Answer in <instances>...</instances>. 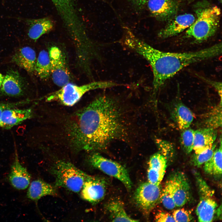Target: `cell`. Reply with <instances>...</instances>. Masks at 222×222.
<instances>
[{"label":"cell","mask_w":222,"mask_h":222,"mask_svg":"<svg viewBox=\"0 0 222 222\" xmlns=\"http://www.w3.org/2000/svg\"><path fill=\"white\" fill-rule=\"evenodd\" d=\"M77 113L73 134L81 149L103 150L114 141H126L130 136L131 123L127 110L113 96L101 95Z\"/></svg>","instance_id":"obj_1"},{"label":"cell","mask_w":222,"mask_h":222,"mask_svg":"<svg viewBox=\"0 0 222 222\" xmlns=\"http://www.w3.org/2000/svg\"><path fill=\"white\" fill-rule=\"evenodd\" d=\"M123 45L143 57L153 72L154 91L157 92L168 79L184 67L218 56L222 53L221 43L196 51L171 52L160 51L139 39L133 33L126 36Z\"/></svg>","instance_id":"obj_2"},{"label":"cell","mask_w":222,"mask_h":222,"mask_svg":"<svg viewBox=\"0 0 222 222\" xmlns=\"http://www.w3.org/2000/svg\"><path fill=\"white\" fill-rule=\"evenodd\" d=\"M221 10L216 6L205 8L198 13L197 17L187 29L185 34L199 43L213 36L218 27Z\"/></svg>","instance_id":"obj_3"},{"label":"cell","mask_w":222,"mask_h":222,"mask_svg":"<svg viewBox=\"0 0 222 222\" xmlns=\"http://www.w3.org/2000/svg\"><path fill=\"white\" fill-rule=\"evenodd\" d=\"M123 85L109 81H94L81 85L69 82L59 90L47 95L45 99L47 101H56L65 106H72L88 91Z\"/></svg>","instance_id":"obj_4"},{"label":"cell","mask_w":222,"mask_h":222,"mask_svg":"<svg viewBox=\"0 0 222 222\" xmlns=\"http://www.w3.org/2000/svg\"><path fill=\"white\" fill-rule=\"evenodd\" d=\"M51 171L55 178L56 187H64L75 193L81 191L89 175L71 163L63 160L56 162Z\"/></svg>","instance_id":"obj_5"},{"label":"cell","mask_w":222,"mask_h":222,"mask_svg":"<svg viewBox=\"0 0 222 222\" xmlns=\"http://www.w3.org/2000/svg\"><path fill=\"white\" fill-rule=\"evenodd\" d=\"M89 162L92 166L106 174L120 181L126 188L130 190L132 183L126 169L119 163L95 153L89 157Z\"/></svg>","instance_id":"obj_6"},{"label":"cell","mask_w":222,"mask_h":222,"mask_svg":"<svg viewBox=\"0 0 222 222\" xmlns=\"http://www.w3.org/2000/svg\"><path fill=\"white\" fill-rule=\"evenodd\" d=\"M50 59L51 75L54 83L62 87L71 79V75L64 55L58 47H52L48 52Z\"/></svg>","instance_id":"obj_7"},{"label":"cell","mask_w":222,"mask_h":222,"mask_svg":"<svg viewBox=\"0 0 222 222\" xmlns=\"http://www.w3.org/2000/svg\"><path fill=\"white\" fill-rule=\"evenodd\" d=\"M162 189L159 185L148 181L141 183L134 194L136 202L145 212L148 213L160 200Z\"/></svg>","instance_id":"obj_8"},{"label":"cell","mask_w":222,"mask_h":222,"mask_svg":"<svg viewBox=\"0 0 222 222\" xmlns=\"http://www.w3.org/2000/svg\"><path fill=\"white\" fill-rule=\"evenodd\" d=\"M171 180L172 195L176 207H182L191 198V190L187 177L183 172L177 171L169 177Z\"/></svg>","instance_id":"obj_9"},{"label":"cell","mask_w":222,"mask_h":222,"mask_svg":"<svg viewBox=\"0 0 222 222\" xmlns=\"http://www.w3.org/2000/svg\"><path fill=\"white\" fill-rule=\"evenodd\" d=\"M106 186V182L103 179L89 175L81 190V197L92 204L98 203L104 198Z\"/></svg>","instance_id":"obj_10"},{"label":"cell","mask_w":222,"mask_h":222,"mask_svg":"<svg viewBox=\"0 0 222 222\" xmlns=\"http://www.w3.org/2000/svg\"><path fill=\"white\" fill-rule=\"evenodd\" d=\"M26 85L24 79L19 72L16 70L11 69L4 76L0 91L9 97H19L24 93Z\"/></svg>","instance_id":"obj_11"},{"label":"cell","mask_w":222,"mask_h":222,"mask_svg":"<svg viewBox=\"0 0 222 222\" xmlns=\"http://www.w3.org/2000/svg\"><path fill=\"white\" fill-rule=\"evenodd\" d=\"M147 7L155 18L161 21L171 19L178 11V3L175 0H148Z\"/></svg>","instance_id":"obj_12"},{"label":"cell","mask_w":222,"mask_h":222,"mask_svg":"<svg viewBox=\"0 0 222 222\" xmlns=\"http://www.w3.org/2000/svg\"><path fill=\"white\" fill-rule=\"evenodd\" d=\"M195 18L194 15L190 13L177 16L160 31L158 36L165 39L177 35L187 29L194 22Z\"/></svg>","instance_id":"obj_13"},{"label":"cell","mask_w":222,"mask_h":222,"mask_svg":"<svg viewBox=\"0 0 222 222\" xmlns=\"http://www.w3.org/2000/svg\"><path fill=\"white\" fill-rule=\"evenodd\" d=\"M15 155L8 175L9 180L15 188L19 190H24L30 184L31 176L27 169L20 163L16 151Z\"/></svg>","instance_id":"obj_14"},{"label":"cell","mask_w":222,"mask_h":222,"mask_svg":"<svg viewBox=\"0 0 222 222\" xmlns=\"http://www.w3.org/2000/svg\"><path fill=\"white\" fill-rule=\"evenodd\" d=\"M33 115L31 108L21 109L15 107L6 109L2 115L0 127L10 129L31 118Z\"/></svg>","instance_id":"obj_15"},{"label":"cell","mask_w":222,"mask_h":222,"mask_svg":"<svg viewBox=\"0 0 222 222\" xmlns=\"http://www.w3.org/2000/svg\"><path fill=\"white\" fill-rule=\"evenodd\" d=\"M35 51L28 46L21 47L18 49L13 55L11 61L28 72L32 73L35 71L36 62Z\"/></svg>","instance_id":"obj_16"},{"label":"cell","mask_w":222,"mask_h":222,"mask_svg":"<svg viewBox=\"0 0 222 222\" xmlns=\"http://www.w3.org/2000/svg\"><path fill=\"white\" fill-rule=\"evenodd\" d=\"M215 129L206 127L194 130L193 150L195 153H199L211 147L217 137Z\"/></svg>","instance_id":"obj_17"},{"label":"cell","mask_w":222,"mask_h":222,"mask_svg":"<svg viewBox=\"0 0 222 222\" xmlns=\"http://www.w3.org/2000/svg\"><path fill=\"white\" fill-rule=\"evenodd\" d=\"M171 114L173 120L182 130L189 127L194 119L191 111L180 101L175 103L171 108Z\"/></svg>","instance_id":"obj_18"},{"label":"cell","mask_w":222,"mask_h":222,"mask_svg":"<svg viewBox=\"0 0 222 222\" xmlns=\"http://www.w3.org/2000/svg\"><path fill=\"white\" fill-rule=\"evenodd\" d=\"M29 187L27 196L32 200L37 201L46 196L57 195L55 186L40 179L32 181Z\"/></svg>","instance_id":"obj_19"},{"label":"cell","mask_w":222,"mask_h":222,"mask_svg":"<svg viewBox=\"0 0 222 222\" xmlns=\"http://www.w3.org/2000/svg\"><path fill=\"white\" fill-rule=\"evenodd\" d=\"M27 22L28 26V35L34 40L51 31L54 27L53 21L48 18L28 19Z\"/></svg>","instance_id":"obj_20"},{"label":"cell","mask_w":222,"mask_h":222,"mask_svg":"<svg viewBox=\"0 0 222 222\" xmlns=\"http://www.w3.org/2000/svg\"><path fill=\"white\" fill-rule=\"evenodd\" d=\"M212 197L209 196L200 199L196 210L199 221H212L217 204Z\"/></svg>","instance_id":"obj_21"},{"label":"cell","mask_w":222,"mask_h":222,"mask_svg":"<svg viewBox=\"0 0 222 222\" xmlns=\"http://www.w3.org/2000/svg\"><path fill=\"white\" fill-rule=\"evenodd\" d=\"M111 220L115 222H137L138 220L130 217L126 212L122 203L118 200H113L106 205Z\"/></svg>","instance_id":"obj_22"},{"label":"cell","mask_w":222,"mask_h":222,"mask_svg":"<svg viewBox=\"0 0 222 222\" xmlns=\"http://www.w3.org/2000/svg\"><path fill=\"white\" fill-rule=\"evenodd\" d=\"M34 72L42 80H47L51 76L50 59L47 51L43 50L39 53L36 60Z\"/></svg>","instance_id":"obj_23"},{"label":"cell","mask_w":222,"mask_h":222,"mask_svg":"<svg viewBox=\"0 0 222 222\" xmlns=\"http://www.w3.org/2000/svg\"><path fill=\"white\" fill-rule=\"evenodd\" d=\"M222 142L220 146L215 150L211 158L204 164L206 173L210 175H221L222 174Z\"/></svg>","instance_id":"obj_24"},{"label":"cell","mask_w":222,"mask_h":222,"mask_svg":"<svg viewBox=\"0 0 222 222\" xmlns=\"http://www.w3.org/2000/svg\"><path fill=\"white\" fill-rule=\"evenodd\" d=\"M160 200L163 206L167 209L172 210L176 207L173 198L171 181L170 178L166 181L162 189Z\"/></svg>","instance_id":"obj_25"},{"label":"cell","mask_w":222,"mask_h":222,"mask_svg":"<svg viewBox=\"0 0 222 222\" xmlns=\"http://www.w3.org/2000/svg\"><path fill=\"white\" fill-rule=\"evenodd\" d=\"M167 158L161 153L154 154L149 161V167L165 175L166 167Z\"/></svg>","instance_id":"obj_26"},{"label":"cell","mask_w":222,"mask_h":222,"mask_svg":"<svg viewBox=\"0 0 222 222\" xmlns=\"http://www.w3.org/2000/svg\"><path fill=\"white\" fill-rule=\"evenodd\" d=\"M180 136V142L183 150L187 154L193 150L194 130L189 127L182 130Z\"/></svg>","instance_id":"obj_27"},{"label":"cell","mask_w":222,"mask_h":222,"mask_svg":"<svg viewBox=\"0 0 222 222\" xmlns=\"http://www.w3.org/2000/svg\"><path fill=\"white\" fill-rule=\"evenodd\" d=\"M214 144L211 148L199 153H195L192 158V162L195 166H199L209 160L212 156L216 148Z\"/></svg>","instance_id":"obj_28"},{"label":"cell","mask_w":222,"mask_h":222,"mask_svg":"<svg viewBox=\"0 0 222 222\" xmlns=\"http://www.w3.org/2000/svg\"><path fill=\"white\" fill-rule=\"evenodd\" d=\"M207 127L215 129L221 125V103L212 111L206 121Z\"/></svg>","instance_id":"obj_29"},{"label":"cell","mask_w":222,"mask_h":222,"mask_svg":"<svg viewBox=\"0 0 222 222\" xmlns=\"http://www.w3.org/2000/svg\"><path fill=\"white\" fill-rule=\"evenodd\" d=\"M172 216L175 222H190L193 219L190 211L184 208L174 211Z\"/></svg>","instance_id":"obj_30"},{"label":"cell","mask_w":222,"mask_h":222,"mask_svg":"<svg viewBox=\"0 0 222 222\" xmlns=\"http://www.w3.org/2000/svg\"><path fill=\"white\" fill-rule=\"evenodd\" d=\"M164 175L149 167L147 171L148 182L154 184H160Z\"/></svg>","instance_id":"obj_31"},{"label":"cell","mask_w":222,"mask_h":222,"mask_svg":"<svg viewBox=\"0 0 222 222\" xmlns=\"http://www.w3.org/2000/svg\"><path fill=\"white\" fill-rule=\"evenodd\" d=\"M31 101L27 99L14 102H0V125L2 115L3 111L6 109L17 107L25 104L29 103Z\"/></svg>","instance_id":"obj_32"},{"label":"cell","mask_w":222,"mask_h":222,"mask_svg":"<svg viewBox=\"0 0 222 222\" xmlns=\"http://www.w3.org/2000/svg\"><path fill=\"white\" fill-rule=\"evenodd\" d=\"M155 220L157 222H175L172 215L164 212L158 213L155 216Z\"/></svg>","instance_id":"obj_33"},{"label":"cell","mask_w":222,"mask_h":222,"mask_svg":"<svg viewBox=\"0 0 222 222\" xmlns=\"http://www.w3.org/2000/svg\"><path fill=\"white\" fill-rule=\"evenodd\" d=\"M156 143L160 150V153L166 158L172 153V148L170 146H165V142L157 139Z\"/></svg>","instance_id":"obj_34"},{"label":"cell","mask_w":222,"mask_h":222,"mask_svg":"<svg viewBox=\"0 0 222 222\" xmlns=\"http://www.w3.org/2000/svg\"><path fill=\"white\" fill-rule=\"evenodd\" d=\"M200 77L203 79L204 81L210 84L213 86L217 91L221 101L222 98V84L221 82L216 81L208 79L202 76H200Z\"/></svg>","instance_id":"obj_35"},{"label":"cell","mask_w":222,"mask_h":222,"mask_svg":"<svg viewBox=\"0 0 222 222\" xmlns=\"http://www.w3.org/2000/svg\"><path fill=\"white\" fill-rule=\"evenodd\" d=\"M133 4L136 6L141 8L146 3L148 0H131Z\"/></svg>","instance_id":"obj_36"},{"label":"cell","mask_w":222,"mask_h":222,"mask_svg":"<svg viewBox=\"0 0 222 222\" xmlns=\"http://www.w3.org/2000/svg\"><path fill=\"white\" fill-rule=\"evenodd\" d=\"M4 76L0 72V88H1Z\"/></svg>","instance_id":"obj_37"},{"label":"cell","mask_w":222,"mask_h":222,"mask_svg":"<svg viewBox=\"0 0 222 222\" xmlns=\"http://www.w3.org/2000/svg\"><path fill=\"white\" fill-rule=\"evenodd\" d=\"M221 3L222 2V0H218Z\"/></svg>","instance_id":"obj_38"}]
</instances>
